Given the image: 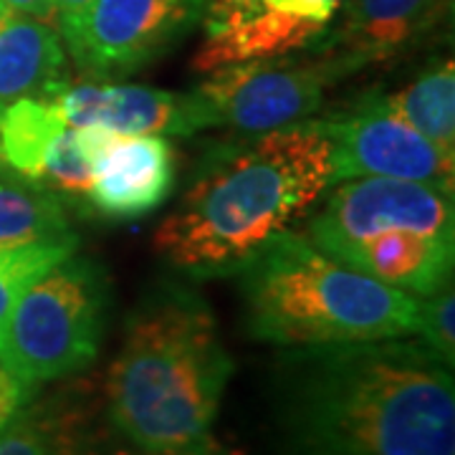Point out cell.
I'll use <instances>...</instances> for the list:
<instances>
[{
  "mask_svg": "<svg viewBox=\"0 0 455 455\" xmlns=\"http://www.w3.org/2000/svg\"><path fill=\"white\" fill-rule=\"evenodd\" d=\"M274 423L283 455H455L453 367L410 337L286 347Z\"/></svg>",
  "mask_w": 455,
  "mask_h": 455,
  "instance_id": "cell-1",
  "label": "cell"
},
{
  "mask_svg": "<svg viewBox=\"0 0 455 455\" xmlns=\"http://www.w3.org/2000/svg\"><path fill=\"white\" fill-rule=\"evenodd\" d=\"M331 185L329 142L316 127L263 132L190 185L152 243L188 276H233L304 220Z\"/></svg>",
  "mask_w": 455,
  "mask_h": 455,
  "instance_id": "cell-2",
  "label": "cell"
},
{
  "mask_svg": "<svg viewBox=\"0 0 455 455\" xmlns=\"http://www.w3.org/2000/svg\"><path fill=\"white\" fill-rule=\"evenodd\" d=\"M233 377L208 301L180 283L147 291L124 322L107 372L112 425L137 448H175L211 433Z\"/></svg>",
  "mask_w": 455,
  "mask_h": 455,
  "instance_id": "cell-3",
  "label": "cell"
},
{
  "mask_svg": "<svg viewBox=\"0 0 455 455\" xmlns=\"http://www.w3.org/2000/svg\"><path fill=\"white\" fill-rule=\"evenodd\" d=\"M241 274L245 331L276 347L415 337L420 299L385 286L286 230Z\"/></svg>",
  "mask_w": 455,
  "mask_h": 455,
  "instance_id": "cell-4",
  "label": "cell"
},
{
  "mask_svg": "<svg viewBox=\"0 0 455 455\" xmlns=\"http://www.w3.org/2000/svg\"><path fill=\"white\" fill-rule=\"evenodd\" d=\"M109 311L97 260L68 256L20 293L0 341V362L31 390L94 364Z\"/></svg>",
  "mask_w": 455,
  "mask_h": 455,
  "instance_id": "cell-5",
  "label": "cell"
},
{
  "mask_svg": "<svg viewBox=\"0 0 455 455\" xmlns=\"http://www.w3.org/2000/svg\"><path fill=\"white\" fill-rule=\"evenodd\" d=\"M364 66L339 51H316L314 59L276 56L263 61L223 66L196 92L205 99L215 127L274 132L296 127L324 109L329 86Z\"/></svg>",
  "mask_w": 455,
  "mask_h": 455,
  "instance_id": "cell-6",
  "label": "cell"
},
{
  "mask_svg": "<svg viewBox=\"0 0 455 455\" xmlns=\"http://www.w3.org/2000/svg\"><path fill=\"white\" fill-rule=\"evenodd\" d=\"M205 5L208 0H92L59 31L79 74L109 82L167 56L205 18Z\"/></svg>",
  "mask_w": 455,
  "mask_h": 455,
  "instance_id": "cell-7",
  "label": "cell"
},
{
  "mask_svg": "<svg viewBox=\"0 0 455 455\" xmlns=\"http://www.w3.org/2000/svg\"><path fill=\"white\" fill-rule=\"evenodd\" d=\"M329 142L334 182L352 178L415 180L455 193V157L440 152L407 122L390 94H362L339 112L314 116Z\"/></svg>",
  "mask_w": 455,
  "mask_h": 455,
  "instance_id": "cell-8",
  "label": "cell"
},
{
  "mask_svg": "<svg viewBox=\"0 0 455 455\" xmlns=\"http://www.w3.org/2000/svg\"><path fill=\"white\" fill-rule=\"evenodd\" d=\"M334 185L304 230L322 253L385 230L455 233L453 193L440 188L392 178H352Z\"/></svg>",
  "mask_w": 455,
  "mask_h": 455,
  "instance_id": "cell-9",
  "label": "cell"
},
{
  "mask_svg": "<svg viewBox=\"0 0 455 455\" xmlns=\"http://www.w3.org/2000/svg\"><path fill=\"white\" fill-rule=\"evenodd\" d=\"M68 127L99 124L119 137L178 134L188 137L215 127L205 99L197 92L178 94L152 86L71 84L56 97Z\"/></svg>",
  "mask_w": 455,
  "mask_h": 455,
  "instance_id": "cell-10",
  "label": "cell"
},
{
  "mask_svg": "<svg viewBox=\"0 0 455 455\" xmlns=\"http://www.w3.org/2000/svg\"><path fill=\"white\" fill-rule=\"evenodd\" d=\"M175 149L164 137L114 134L92 160L86 197L104 218L134 220L163 205L175 188Z\"/></svg>",
  "mask_w": 455,
  "mask_h": 455,
  "instance_id": "cell-11",
  "label": "cell"
},
{
  "mask_svg": "<svg viewBox=\"0 0 455 455\" xmlns=\"http://www.w3.org/2000/svg\"><path fill=\"white\" fill-rule=\"evenodd\" d=\"M326 256L385 286L423 299L453 281L455 233L385 230L334 245Z\"/></svg>",
  "mask_w": 455,
  "mask_h": 455,
  "instance_id": "cell-12",
  "label": "cell"
},
{
  "mask_svg": "<svg viewBox=\"0 0 455 455\" xmlns=\"http://www.w3.org/2000/svg\"><path fill=\"white\" fill-rule=\"evenodd\" d=\"M0 455H101L97 405L86 385L71 382L26 403L0 430Z\"/></svg>",
  "mask_w": 455,
  "mask_h": 455,
  "instance_id": "cell-13",
  "label": "cell"
},
{
  "mask_svg": "<svg viewBox=\"0 0 455 455\" xmlns=\"http://www.w3.org/2000/svg\"><path fill=\"white\" fill-rule=\"evenodd\" d=\"M445 0H347L337 31L309 49L339 51L359 64L387 61L418 41L443 13Z\"/></svg>",
  "mask_w": 455,
  "mask_h": 455,
  "instance_id": "cell-14",
  "label": "cell"
},
{
  "mask_svg": "<svg viewBox=\"0 0 455 455\" xmlns=\"http://www.w3.org/2000/svg\"><path fill=\"white\" fill-rule=\"evenodd\" d=\"M68 82L59 31L0 3V109L23 97L56 99Z\"/></svg>",
  "mask_w": 455,
  "mask_h": 455,
  "instance_id": "cell-15",
  "label": "cell"
},
{
  "mask_svg": "<svg viewBox=\"0 0 455 455\" xmlns=\"http://www.w3.org/2000/svg\"><path fill=\"white\" fill-rule=\"evenodd\" d=\"M324 31L326 26L319 20L263 5L208 31L205 44L193 56V68L211 74L223 66L286 56L291 51L309 49Z\"/></svg>",
  "mask_w": 455,
  "mask_h": 455,
  "instance_id": "cell-16",
  "label": "cell"
},
{
  "mask_svg": "<svg viewBox=\"0 0 455 455\" xmlns=\"http://www.w3.org/2000/svg\"><path fill=\"white\" fill-rule=\"evenodd\" d=\"M68 235L76 233L71 230L61 196L13 172H0V251L51 243Z\"/></svg>",
  "mask_w": 455,
  "mask_h": 455,
  "instance_id": "cell-17",
  "label": "cell"
},
{
  "mask_svg": "<svg viewBox=\"0 0 455 455\" xmlns=\"http://www.w3.org/2000/svg\"><path fill=\"white\" fill-rule=\"evenodd\" d=\"M66 127L56 99H16L0 109V160L18 178L38 182L51 142Z\"/></svg>",
  "mask_w": 455,
  "mask_h": 455,
  "instance_id": "cell-18",
  "label": "cell"
},
{
  "mask_svg": "<svg viewBox=\"0 0 455 455\" xmlns=\"http://www.w3.org/2000/svg\"><path fill=\"white\" fill-rule=\"evenodd\" d=\"M390 99L425 140L455 157V66L451 56L427 66L415 82Z\"/></svg>",
  "mask_w": 455,
  "mask_h": 455,
  "instance_id": "cell-19",
  "label": "cell"
},
{
  "mask_svg": "<svg viewBox=\"0 0 455 455\" xmlns=\"http://www.w3.org/2000/svg\"><path fill=\"white\" fill-rule=\"evenodd\" d=\"M76 245H79V235H68L51 243H33L0 251V341H3L5 326L16 309L20 293L26 291L36 278L51 271L56 263L74 256Z\"/></svg>",
  "mask_w": 455,
  "mask_h": 455,
  "instance_id": "cell-20",
  "label": "cell"
},
{
  "mask_svg": "<svg viewBox=\"0 0 455 455\" xmlns=\"http://www.w3.org/2000/svg\"><path fill=\"white\" fill-rule=\"evenodd\" d=\"M38 182L53 190L56 196H89L92 163L86 160V155L76 142V132L64 130L51 142L49 152L44 157V170H41Z\"/></svg>",
  "mask_w": 455,
  "mask_h": 455,
  "instance_id": "cell-21",
  "label": "cell"
},
{
  "mask_svg": "<svg viewBox=\"0 0 455 455\" xmlns=\"http://www.w3.org/2000/svg\"><path fill=\"white\" fill-rule=\"evenodd\" d=\"M455 289L453 281L430 296L420 299L418 331L415 337L425 341L445 364H455Z\"/></svg>",
  "mask_w": 455,
  "mask_h": 455,
  "instance_id": "cell-22",
  "label": "cell"
},
{
  "mask_svg": "<svg viewBox=\"0 0 455 455\" xmlns=\"http://www.w3.org/2000/svg\"><path fill=\"white\" fill-rule=\"evenodd\" d=\"M114 455H243L238 448H230L226 443L215 438L212 433L203 435V438L185 443V445H175V448H122Z\"/></svg>",
  "mask_w": 455,
  "mask_h": 455,
  "instance_id": "cell-23",
  "label": "cell"
},
{
  "mask_svg": "<svg viewBox=\"0 0 455 455\" xmlns=\"http://www.w3.org/2000/svg\"><path fill=\"white\" fill-rule=\"evenodd\" d=\"M31 387L0 362V430L16 418L18 410L31 400Z\"/></svg>",
  "mask_w": 455,
  "mask_h": 455,
  "instance_id": "cell-24",
  "label": "cell"
},
{
  "mask_svg": "<svg viewBox=\"0 0 455 455\" xmlns=\"http://www.w3.org/2000/svg\"><path fill=\"white\" fill-rule=\"evenodd\" d=\"M263 8L260 0H208L205 5V31H212L218 26H223L233 18L245 16L251 11Z\"/></svg>",
  "mask_w": 455,
  "mask_h": 455,
  "instance_id": "cell-25",
  "label": "cell"
},
{
  "mask_svg": "<svg viewBox=\"0 0 455 455\" xmlns=\"http://www.w3.org/2000/svg\"><path fill=\"white\" fill-rule=\"evenodd\" d=\"M0 3H5L16 13L44 20V23H49V26L56 28V16H53V3L51 0H0Z\"/></svg>",
  "mask_w": 455,
  "mask_h": 455,
  "instance_id": "cell-26",
  "label": "cell"
},
{
  "mask_svg": "<svg viewBox=\"0 0 455 455\" xmlns=\"http://www.w3.org/2000/svg\"><path fill=\"white\" fill-rule=\"evenodd\" d=\"M51 3H53L56 28H59V23H64L68 18H76L92 5V0H51Z\"/></svg>",
  "mask_w": 455,
  "mask_h": 455,
  "instance_id": "cell-27",
  "label": "cell"
},
{
  "mask_svg": "<svg viewBox=\"0 0 455 455\" xmlns=\"http://www.w3.org/2000/svg\"><path fill=\"white\" fill-rule=\"evenodd\" d=\"M314 5H316L319 16L324 18L326 23H329V20L337 16L341 8L347 5V0H314Z\"/></svg>",
  "mask_w": 455,
  "mask_h": 455,
  "instance_id": "cell-28",
  "label": "cell"
}]
</instances>
